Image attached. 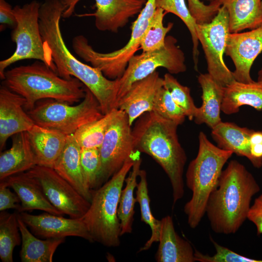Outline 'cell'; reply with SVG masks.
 <instances>
[{
	"mask_svg": "<svg viewBox=\"0 0 262 262\" xmlns=\"http://www.w3.org/2000/svg\"><path fill=\"white\" fill-rule=\"evenodd\" d=\"M65 9L64 0H46L40 5L39 27L46 53L57 73L65 79L79 80L93 94L106 115L116 108L117 80L108 79L99 69L82 63L68 49L60 24Z\"/></svg>",
	"mask_w": 262,
	"mask_h": 262,
	"instance_id": "obj_1",
	"label": "cell"
},
{
	"mask_svg": "<svg viewBox=\"0 0 262 262\" xmlns=\"http://www.w3.org/2000/svg\"><path fill=\"white\" fill-rule=\"evenodd\" d=\"M260 190L243 164L229 161L207 202L205 213L212 229L218 234L236 233L247 219L252 197Z\"/></svg>",
	"mask_w": 262,
	"mask_h": 262,
	"instance_id": "obj_2",
	"label": "cell"
},
{
	"mask_svg": "<svg viewBox=\"0 0 262 262\" xmlns=\"http://www.w3.org/2000/svg\"><path fill=\"white\" fill-rule=\"evenodd\" d=\"M178 126L151 111L139 117L132 130L135 149L151 156L167 175L173 205L184 194L183 173L187 161L178 138Z\"/></svg>",
	"mask_w": 262,
	"mask_h": 262,
	"instance_id": "obj_3",
	"label": "cell"
},
{
	"mask_svg": "<svg viewBox=\"0 0 262 262\" xmlns=\"http://www.w3.org/2000/svg\"><path fill=\"white\" fill-rule=\"evenodd\" d=\"M2 85L26 100L27 112L44 99H53L73 104L84 98V85L78 79L61 77L45 63L37 60L5 71Z\"/></svg>",
	"mask_w": 262,
	"mask_h": 262,
	"instance_id": "obj_4",
	"label": "cell"
},
{
	"mask_svg": "<svg viewBox=\"0 0 262 262\" xmlns=\"http://www.w3.org/2000/svg\"><path fill=\"white\" fill-rule=\"evenodd\" d=\"M198 141L197 155L189 164L185 175L186 185L192 195L183 210L192 229L199 225L205 214L209 196L217 186L224 165L233 154L212 143L202 131Z\"/></svg>",
	"mask_w": 262,
	"mask_h": 262,
	"instance_id": "obj_5",
	"label": "cell"
},
{
	"mask_svg": "<svg viewBox=\"0 0 262 262\" xmlns=\"http://www.w3.org/2000/svg\"><path fill=\"white\" fill-rule=\"evenodd\" d=\"M139 156L138 151L106 182L92 190L90 206L81 218L94 242L108 247L120 245L121 226L117 215L120 196L125 179Z\"/></svg>",
	"mask_w": 262,
	"mask_h": 262,
	"instance_id": "obj_6",
	"label": "cell"
},
{
	"mask_svg": "<svg viewBox=\"0 0 262 262\" xmlns=\"http://www.w3.org/2000/svg\"><path fill=\"white\" fill-rule=\"evenodd\" d=\"M156 0H147L143 8L133 23L131 37L122 48L114 51L103 53L96 51L83 35L75 36L72 41L74 52L92 66L99 69L108 79L120 78L130 59L140 49L143 36L156 10Z\"/></svg>",
	"mask_w": 262,
	"mask_h": 262,
	"instance_id": "obj_7",
	"label": "cell"
},
{
	"mask_svg": "<svg viewBox=\"0 0 262 262\" xmlns=\"http://www.w3.org/2000/svg\"><path fill=\"white\" fill-rule=\"evenodd\" d=\"M84 89L85 97L78 104L44 99L38 101L27 113L36 125L66 135L73 134L81 127L104 115L93 94L85 86Z\"/></svg>",
	"mask_w": 262,
	"mask_h": 262,
	"instance_id": "obj_8",
	"label": "cell"
},
{
	"mask_svg": "<svg viewBox=\"0 0 262 262\" xmlns=\"http://www.w3.org/2000/svg\"><path fill=\"white\" fill-rule=\"evenodd\" d=\"M40 4L33 0L22 7L16 5L13 12L16 25L11 32L12 40L16 44L14 52L0 62V78H4L6 68L12 64L26 59H35L45 63L56 72L54 63L48 57L40 33L39 16Z\"/></svg>",
	"mask_w": 262,
	"mask_h": 262,
	"instance_id": "obj_9",
	"label": "cell"
},
{
	"mask_svg": "<svg viewBox=\"0 0 262 262\" xmlns=\"http://www.w3.org/2000/svg\"><path fill=\"white\" fill-rule=\"evenodd\" d=\"M177 39L169 35L165 38L162 48L134 55L129 61L122 76L117 79V92L116 109L118 101L135 82L141 80L164 67L170 74L184 72L187 69L185 56L182 50L176 45Z\"/></svg>",
	"mask_w": 262,
	"mask_h": 262,
	"instance_id": "obj_10",
	"label": "cell"
},
{
	"mask_svg": "<svg viewBox=\"0 0 262 262\" xmlns=\"http://www.w3.org/2000/svg\"><path fill=\"white\" fill-rule=\"evenodd\" d=\"M229 33L228 11L222 6L210 22L196 26L197 37L204 51L208 73L223 87L235 81L223 59Z\"/></svg>",
	"mask_w": 262,
	"mask_h": 262,
	"instance_id": "obj_11",
	"label": "cell"
},
{
	"mask_svg": "<svg viewBox=\"0 0 262 262\" xmlns=\"http://www.w3.org/2000/svg\"><path fill=\"white\" fill-rule=\"evenodd\" d=\"M99 150L101 168L97 188L109 180L129 158L138 151L135 148L131 125L125 112L117 109Z\"/></svg>",
	"mask_w": 262,
	"mask_h": 262,
	"instance_id": "obj_12",
	"label": "cell"
},
{
	"mask_svg": "<svg viewBox=\"0 0 262 262\" xmlns=\"http://www.w3.org/2000/svg\"><path fill=\"white\" fill-rule=\"evenodd\" d=\"M39 182L50 203L64 214L81 218L90 203L51 167L36 165L27 171Z\"/></svg>",
	"mask_w": 262,
	"mask_h": 262,
	"instance_id": "obj_13",
	"label": "cell"
},
{
	"mask_svg": "<svg viewBox=\"0 0 262 262\" xmlns=\"http://www.w3.org/2000/svg\"><path fill=\"white\" fill-rule=\"evenodd\" d=\"M81 0H64L66 9L62 14L69 17ZM96 11L88 15L94 16L95 26L101 31L117 33L124 27L129 19L139 13L147 0H95Z\"/></svg>",
	"mask_w": 262,
	"mask_h": 262,
	"instance_id": "obj_14",
	"label": "cell"
},
{
	"mask_svg": "<svg viewBox=\"0 0 262 262\" xmlns=\"http://www.w3.org/2000/svg\"><path fill=\"white\" fill-rule=\"evenodd\" d=\"M262 51V26L244 33H229L225 51L232 60L235 81L253 82L250 69L254 61Z\"/></svg>",
	"mask_w": 262,
	"mask_h": 262,
	"instance_id": "obj_15",
	"label": "cell"
},
{
	"mask_svg": "<svg viewBox=\"0 0 262 262\" xmlns=\"http://www.w3.org/2000/svg\"><path fill=\"white\" fill-rule=\"evenodd\" d=\"M17 215L31 232L41 238L75 236L94 242L82 218H67L47 212L33 215L22 212H17Z\"/></svg>",
	"mask_w": 262,
	"mask_h": 262,
	"instance_id": "obj_16",
	"label": "cell"
},
{
	"mask_svg": "<svg viewBox=\"0 0 262 262\" xmlns=\"http://www.w3.org/2000/svg\"><path fill=\"white\" fill-rule=\"evenodd\" d=\"M25 99L2 85L0 87V150L9 137L27 131L34 122L24 108Z\"/></svg>",
	"mask_w": 262,
	"mask_h": 262,
	"instance_id": "obj_17",
	"label": "cell"
},
{
	"mask_svg": "<svg viewBox=\"0 0 262 262\" xmlns=\"http://www.w3.org/2000/svg\"><path fill=\"white\" fill-rule=\"evenodd\" d=\"M164 86V79L155 71L147 77L134 82L120 99L117 109L128 115L130 124L142 115L152 111L155 96Z\"/></svg>",
	"mask_w": 262,
	"mask_h": 262,
	"instance_id": "obj_18",
	"label": "cell"
},
{
	"mask_svg": "<svg viewBox=\"0 0 262 262\" xmlns=\"http://www.w3.org/2000/svg\"><path fill=\"white\" fill-rule=\"evenodd\" d=\"M2 181L18 196L20 200L18 212L37 210L57 215L64 214L50 203L39 182L28 171L12 175Z\"/></svg>",
	"mask_w": 262,
	"mask_h": 262,
	"instance_id": "obj_19",
	"label": "cell"
},
{
	"mask_svg": "<svg viewBox=\"0 0 262 262\" xmlns=\"http://www.w3.org/2000/svg\"><path fill=\"white\" fill-rule=\"evenodd\" d=\"M26 133L37 165L52 168L65 147L68 135L36 124Z\"/></svg>",
	"mask_w": 262,
	"mask_h": 262,
	"instance_id": "obj_20",
	"label": "cell"
},
{
	"mask_svg": "<svg viewBox=\"0 0 262 262\" xmlns=\"http://www.w3.org/2000/svg\"><path fill=\"white\" fill-rule=\"evenodd\" d=\"M81 150L73 134L68 135L65 147L52 168L90 203L92 190L88 187L84 179Z\"/></svg>",
	"mask_w": 262,
	"mask_h": 262,
	"instance_id": "obj_21",
	"label": "cell"
},
{
	"mask_svg": "<svg viewBox=\"0 0 262 262\" xmlns=\"http://www.w3.org/2000/svg\"><path fill=\"white\" fill-rule=\"evenodd\" d=\"M159 245L155 258L157 262H194L195 249L180 237L175 229L172 217L167 215L161 220Z\"/></svg>",
	"mask_w": 262,
	"mask_h": 262,
	"instance_id": "obj_22",
	"label": "cell"
},
{
	"mask_svg": "<svg viewBox=\"0 0 262 262\" xmlns=\"http://www.w3.org/2000/svg\"><path fill=\"white\" fill-rule=\"evenodd\" d=\"M36 165L26 131L17 133L12 136L11 147L0 152V180L26 172Z\"/></svg>",
	"mask_w": 262,
	"mask_h": 262,
	"instance_id": "obj_23",
	"label": "cell"
},
{
	"mask_svg": "<svg viewBox=\"0 0 262 262\" xmlns=\"http://www.w3.org/2000/svg\"><path fill=\"white\" fill-rule=\"evenodd\" d=\"M197 80L202 89V103L194 119L196 124L204 123L212 129L222 122L220 112L224 87L208 73L200 74Z\"/></svg>",
	"mask_w": 262,
	"mask_h": 262,
	"instance_id": "obj_24",
	"label": "cell"
},
{
	"mask_svg": "<svg viewBox=\"0 0 262 262\" xmlns=\"http://www.w3.org/2000/svg\"><path fill=\"white\" fill-rule=\"evenodd\" d=\"M227 10L230 33L262 26V0H219Z\"/></svg>",
	"mask_w": 262,
	"mask_h": 262,
	"instance_id": "obj_25",
	"label": "cell"
},
{
	"mask_svg": "<svg viewBox=\"0 0 262 262\" xmlns=\"http://www.w3.org/2000/svg\"><path fill=\"white\" fill-rule=\"evenodd\" d=\"M248 105L262 110V84L258 82L243 83L235 81L224 87L221 111L227 115L239 112L240 107Z\"/></svg>",
	"mask_w": 262,
	"mask_h": 262,
	"instance_id": "obj_26",
	"label": "cell"
},
{
	"mask_svg": "<svg viewBox=\"0 0 262 262\" xmlns=\"http://www.w3.org/2000/svg\"><path fill=\"white\" fill-rule=\"evenodd\" d=\"M21 236L20 257L22 262H52L58 247L65 238H49L42 240L30 232L28 227L18 216Z\"/></svg>",
	"mask_w": 262,
	"mask_h": 262,
	"instance_id": "obj_27",
	"label": "cell"
},
{
	"mask_svg": "<svg viewBox=\"0 0 262 262\" xmlns=\"http://www.w3.org/2000/svg\"><path fill=\"white\" fill-rule=\"evenodd\" d=\"M212 130V137L219 147L250 160V137L254 130L222 121Z\"/></svg>",
	"mask_w": 262,
	"mask_h": 262,
	"instance_id": "obj_28",
	"label": "cell"
},
{
	"mask_svg": "<svg viewBox=\"0 0 262 262\" xmlns=\"http://www.w3.org/2000/svg\"><path fill=\"white\" fill-rule=\"evenodd\" d=\"M141 163L142 159L139 156L125 179L126 186L121 192L117 215L120 222L121 236L132 232L135 204L137 202L134 192L138 184L137 179L141 170Z\"/></svg>",
	"mask_w": 262,
	"mask_h": 262,
	"instance_id": "obj_29",
	"label": "cell"
},
{
	"mask_svg": "<svg viewBox=\"0 0 262 262\" xmlns=\"http://www.w3.org/2000/svg\"><path fill=\"white\" fill-rule=\"evenodd\" d=\"M139 177L140 181L136 187L135 197L140 205L141 220L148 225L151 230L150 237L139 250L141 252L148 250L153 243L159 242L161 220L155 218L151 212L146 171L141 169Z\"/></svg>",
	"mask_w": 262,
	"mask_h": 262,
	"instance_id": "obj_30",
	"label": "cell"
},
{
	"mask_svg": "<svg viewBox=\"0 0 262 262\" xmlns=\"http://www.w3.org/2000/svg\"><path fill=\"white\" fill-rule=\"evenodd\" d=\"M20 235L17 213L1 211L0 213V258L2 262H13L14 249L22 242Z\"/></svg>",
	"mask_w": 262,
	"mask_h": 262,
	"instance_id": "obj_31",
	"label": "cell"
},
{
	"mask_svg": "<svg viewBox=\"0 0 262 262\" xmlns=\"http://www.w3.org/2000/svg\"><path fill=\"white\" fill-rule=\"evenodd\" d=\"M117 109H113L101 118L83 125L73 134L81 147L99 148Z\"/></svg>",
	"mask_w": 262,
	"mask_h": 262,
	"instance_id": "obj_32",
	"label": "cell"
},
{
	"mask_svg": "<svg viewBox=\"0 0 262 262\" xmlns=\"http://www.w3.org/2000/svg\"><path fill=\"white\" fill-rule=\"evenodd\" d=\"M157 8L164 10L166 14L170 13L178 16L188 28L193 43V58L195 69L197 70L199 51V41L196 34L197 23L191 14L185 0H156Z\"/></svg>",
	"mask_w": 262,
	"mask_h": 262,
	"instance_id": "obj_33",
	"label": "cell"
},
{
	"mask_svg": "<svg viewBox=\"0 0 262 262\" xmlns=\"http://www.w3.org/2000/svg\"><path fill=\"white\" fill-rule=\"evenodd\" d=\"M166 14L162 9L156 8L141 41L140 49L143 52L157 50L164 46L166 35L173 27L172 22L164 26L163 19Z\"/></svg>",
	"mask_w": 262,
	"mask_h": 262,
	"instance_id": "obj_34",
	"label": "cell"
},
{
	"mask_svg": "<svg viewBox=\"0 0 262 262\" xmlns=\"http://www.w3.org/2000/svg\"><path fill=\"white\" fill-rule=\"evenodd\" d=\"M164 86L169 92L175 102L183 111L189 120L194 119L198 107H196L191 96L190 89L181 84L170 73H166L163 78Z\"/></svg>",
	"mask_w": 262,
	"mask_h": 262,
	"instance_id": "obj_35",
	"label": "cell"
},
{
	"mask_svg": "<svg viewBox=\"0 0 262 262\" xmlns=\"http://www.w3.org/2000/svg\"><path fill=\"white\" fill-rule=\"evenodd\" d=\"M152 111L178 125L183 123L186 117L183 111L175 102L169 92L164 86L157 93Z\"/></svg>",
	"mask_w": 262,
	"mask_h": 262,
	"instance_id": "obj_36",
	"label": "cell"
},
{
	"mask_svg": "<svg viewBox=\"0 0 262 262\" xmlns=\"http://www.w3.org/2000/svg\"><path fill=\"white\" fill-rule=\"evenodd\" d=\"M81 163L86 185L91 190L96 189L101 168L99 148L81 147Z\"/></svg>",
	"mask_w": 262,
	"mask_h": 262,
	"instance_id": "obj_37",
	"label": "cell"
},
{
	"mask_svg": "<svg viewBox=\"0 0 262 262\" xmlns=\"http://www.w3.org/2000/svg\"><path fill=\"white\" fill-rule=\"evenodd\" d=\"M210 240L213 245L216 252L212 255L204 254L195 249L196 261L200 262H262V260L251 259L240 255L215 242L211 237Z\"/></svg>",
	"mask_w": 262,
	"mask_h": 262,
	"instance_id": "obj_38",
	"label": "cell"
},
{
	"mask_svg": "<svg viewBox=\"0 0 262 262\" xmlns=\"http://www.w3.org/2000/svg\"><path fill=\"white\" fill-rule=\"evenodd\" d=\"M221 5L219 0H213L205 4L200 0H188V7L197 24L210 22L217 14Z\"/></svg>",
	"mask_w": 262,
	"mask_h": 262,
	"instance_id": "obj_39",
	"label": "cell"
},
{
	"mask_svg": "<svg viewBox=\"0 0 262 262\" xmlns=\"http://www.w3.org/2000/svg\"><path fill=\"white\" fill-rule=\"evenodd\" d=\"M3 181L0 183V211H4L9 209H15L19 211L20 200L15 192H12Z\"/></svg>",
	"mask_w": 262,
	"mask_h": 262,
	"instance_id": "obj_40",
	"label": "cell"
},
{
	"mask_svg": "<svg viewBox=\"0 0 262 262\" xmlns=\"http://www.w3.org/2000/svg\"><path fill=\"white\" fill-rule=\"evenodd\" d=\"M256 227L258 235L262 234V194L257 197L248 213L247 217Z\"/></svg>",
	"mask_w": 262,
	"mask_h": 262,
	"instance_id": "obj_41",
	"label": "cell"
},
{
	"mask_svg": "<svg viewBox=\"0 0 262 262\" xmlns=\"http://www.w3.org/2000/svg\"><path fill=\"white\" fill-rule=\"evenodd\" d=\"M0 23L1 25H8L13 29L17 23L13 8L5 0H0Z\"/></svg>",
	"mask_w": 262,
	"mask_h": 262,
	"instance_id": "obj_42",
	"label": "cell"
},
{
	"mask_svg": "<svg viewBox=\"0 0 262 262\" xmlns=\"http://www.w3.org/2000/svg\"><path fill=\"white\" fill-rule=\"evenodd\" d=\"M257 82L262 84V68L259 70L258 72Z\"/></svg>",
	"mask_w": 262,
	"mask_h": 262,
	"instance_id": "obj_43",
	"label": "cell"
},
{
	"mask_svg": "<svg viewBox=\"0 0 262 262\" xmlns=\"http://www.w3.org/2000/svg\"><path fill=\"white\" fill-rule=\"evenodd\" d=\"M208 0V1H213V0Z\"/></svg>",
	"mask_w": 262,
	"mask_h": 262,
	"instance_id": "obj_44",
	"label": "cell"
},
{
	"mask_svg": "<svg viewBox=\"0 0 262 262\" xmlns=\"http://www.w3.org/2000/svg\"></svg>",
	"mask_w": 262,
	"mask_h": 262,
	"instance_id": "obj_45",
	"label": "cell"
}]
</instances>
